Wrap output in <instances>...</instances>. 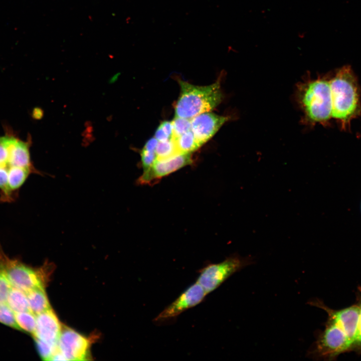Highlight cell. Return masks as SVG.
<instances>
[{"label":"cell","instance_id":"cell-1","mask_svg":"<svg viewBox=\"0 0 361 361\" xmlns=\"http://www.w3.org/2000/svg\"><path fill=\"white\" fill-rule=\"evenodd\" d=\"M0 140L8 150L7 157L0 165V191L8 194L19 191L31 174L40 173L32 162L28 142L9 134Z\"/></svg>","mask_w":361,"mask_h":361},{"label":"cell","instance_id":"cell-2","mask_svg":"<svg viewBox=\"0 0 361 361\" xmlns=\"http://www.w3.org/2000/svg\"><path fill=\"white\" fill-rule=\"evenodd\" d=\"M332 102L331 117L345 126L359 112V96L356 78L351 67L339 69L329 81Z\"/></svg>","mask_w":361,"mask_h":361},{"label":"cell","instance_id":"cell-3","mask_svg":"<svg viewBox=\"0 0 361 361\" xmlns=\"http://www.w3.org/2000/svg\"><path fill=\"white\" fill-rule=\"evenodd\" d=\"M180 92L175 106V116L191 119L216 107L223 95L220 80L207 86H197L179 80Z\"/></svg>","mask_w":361,"mask_h":361},{"label":"cell","instance_id":"cell-4","mask_svg":"<svg viewBox=\"0 0 361 361\" xmlns=\"http://www.w3.org/2000/svg\"><path fill=\"white\" fill-rule=\"evenodd\" d=\"M299 98L309 120L324 123L332 117L329 81L318 79L301 84L299 88Z\"/></svg>","mask_w":361,"mask_h":361},{"label":"cell","instance_id":"cell-5","mask_svg":"<svg viewBox=\"0 0 361 361\" xmlns=\"http://www.w3.org/2000/svg\"><path fill=\"white\" fill-rule=\"evenodd\" d=\"M352 341L344 331L327 319L324 329L317 333L307 354L314 359L333 360L341 353L352 350Z\"/></svg>","mask_w":361,"mask_h":361},{"label":"cell","instance_id":"cell-6","mask_svg":"<svg viewBox=\"0 0 361 361\" xmlns=\"http://www.w3.org/2000/svg\"><path fill=\"white\" fill-rule=\"evenodd\" d=\"M252 256L233 254L218 263L209 264L199 270L197 279L207 294L214 291L231 275L254 263Z\"/></svg>","mask_w":361,"mask_h":361},{"label":"cell","instance_id":"cell-7","mask_svg":"<svg viewBox=\"0 0 361 361\" xmlns=\"http://www.w3.org/2000/svg\"><path fill=\"white\" fill-rule=\"evenodd\" d=\"M0 273L12 286L25 292L44 289V277L40 271L35 270L17 259L10 258L0 246Z\"/></svg>","mask_w":361,"mask_h":361},{"label":"cell","instance_id":"cell-8","mask_svg":"<svg viewBox=\"0 0 361 361\" xmlns=\"http://www.w3.org/2000/svg\"><path fill=\"white\" fill-rule=\"evenodd\" d=\"M208 294L197 281L187 288L153 320L156 323L175 318L186 310L201 303Z\"/></svg>","mask_w":361,"mask_h":361},{"label":"cell","instance_id":"cell-9","mask_svg":"<svg viewBox=\"0 0 361 361\" xmlns=\"http://www.w3.org/2000/svg\"><path fill=\"white\" fill-rule=\"evenodd\" d=\"M191 153H179L163 159H156L137 180L140 185L152 184L163 176L192 163Z\"/></svg>","mask_w":361,"mask_h":361},{"label":"cell","instance_id":"cell-10","mask_svg":"<svg viewBox=\"0 0 361 361\" xmlns=\"http://www.w3.org/2000/svg\"><path fill=\"white\" fill-rule=\"evenodd\" d=\"M308 303L325 311L328 315L327 319L339 326L353 344L359 320V307L358 303L338 310L328 307L322 301L317 298L309 301Z\"/></svg>","mask_w":361,"mask_h":361},{"label":"cell","instance_id":"cell-11","mask_svg":"<svg viewBox=\"0 0 361 361\" xmlns=\"http://www.w3.org/2000/svg\"><path fill=\"white\" fill-rule=\"evenodd\" d=\"M91 341L74 330L63 326L58 348L67 360H86L89 357Z\"/></svg>","mask_w":361,"mask_h":361},{"label":"cell","instance_id":"cell-12","mask_svg":"<svg viewBox=\"0 0 361 361\" xmlns=\"http://www.w3.org/2000/svg\"><path fill=\"white\" fill-rule=\"evenodd\" d=\"M228 119L226 116L204 112L191 119V130L201 146L211 139Z\"/></svg>","mask_w":361,"mask_h":361},{"label":"cell","instance_id":"cell-13","mask_svg":"<svg viewBox=\"0 0 361 361\" xmlns=\"http://www.w3.org/2000/svg\"><path fill=\"white\" fill-rule=\"evenodd\" d=\"M62 327L51 309L36 315V328L33 336L54 345H58Z\"/></svg>","mask_w":361,"mask_h":361},{"label":"cell","instance_id":"cell-14","mask_svg":"<svg viewBox=\"0 0 361 361\" xmlns=\"http://www.w3.org/2000/svg\"><path fill=\"white\" fill-rule=\"evenodd\" d=\"M26 293L29 310L36 315L51 309L44 289H35Z\"/></svg>","mask_w":361,"mask_h":361},{"label":"cell","instance_id":"cell-15","mask_svg":"<svg viewBox=\"0 0 361 361\" xmlns=\"http://www.w3.org/2000/svg\"><path fill=\"white\" fill-rule=\"evenodd\" d=\"M6 304L14 313L30 311L26 292L13 286L9 293Z\"/></svg>","mask_w":361,"mask_h":361},{"label":"cell","instance_id":"cell-16","mask_svg":"<svg viewBox=\"0 0 361 361\" xmlns=\"http://www.w3.org/2000/svg\"><path fill=\"white\" fill-rule=\"evenodd\" d=\"M158 142L155 137L150 138L140 152L141 164L143 171L148 169L157 158L156 148Z\"/></svg>","mask_w":361,"mask_h":361},{"label":"cell","instance_id":"cell-17","mask_svg":"<svg viewBox=\"0 0 361 361\" xmlns=\"http://www.w3.org/2000/svg\"><path fill=\"white\" fill-rule=\"evenodd\" d=\"M173 139L179 153H191L201 146L191 130Z\"/></svg>","mask_w":361,"mask_h":361},{"label":"cell","instance_id":"cell-18","mask_svg":"<svg viewBox=\"0 0 361 361\" xmlns=\"http://www.w3.org/2000/svg\"><path fill=\"white\" fill-rule=\"evenodd\" d=\"M16 323L20 330L34 335L36 328V315L30 311L15 313Z\"/></svg>","mask_w":361,"mask_h":361},{"label":"cell","instance_id":"cell-19","mask_svg":"<svg viewBox=\"0 0 361 361\" xmlns=\"http://www.w3.org/2000/svg\"><path fill=\"white\" fill-rule=\"evenodd\" d=\"M156 159H163L179 153L173 139L158 141L156 148Z\"/></svg>","mask_w":361,"mask_h":361},{"label":"cell","instance_id":"cell-20","mask_svg":"<svg viewBox=\"0 0 361 361\" xmlns=\"http://www.w3.org/2000/svg\"><path fill=\"white\" fill-rule=\"evenodd\" d=\"M38 351L41 357L45 360H51L53 355L58 350V345H54L34 337Z\"/></svg>","mask_w":361,"mask_h":361},{"label":"cell","instance_id":"cell-21","mask_svg":"<svg viewBox=\"0 0 361 361\" xmlns=\"http://www.w3.org/2000/svg\"><path fill=\"white\" fill-rule=\"evenodd\" d=\"M0 322L20 330L16 321L15 313L6 303L0 304Z\"/></svg>","mask_w":361,"mask_h":361},{"label":"cell","instance_id":"cell-22","mask_svg":"<svg viewBox=\"0 0 361 361\" xmlns=\"http://www.w3.org/2000/svg\"><path fill=\"white\" fill-rule=\"evenodd\" d=\"M173 126L172 138H176L191 130V119L175 117L172 121Z\"/></svg>","mask_w":361,"mask_h":361},{"label":"cell","instance_id":"cell-23","mask_svg":"<svg viewBox=\"0 0 361 361\" xmlns=\"http://www.w3.org/2000/svg\"><path fill=\"white\" fill-rule=\"evenodd\" d=\"M12 287L6 278L0 273V304L6 303Z\"/></svg>","mask_w":361,"mask_h":361},{"label":"cell","instance_id":"cell-24","mask_svg":"<svg viewBox=\"0 0 361 361\" xmlns=\"http://www.w3.org/2000/svg\"><path fill=\"white\" fill-rule=\"evenodd\" d=\"M358 304L359 307V315L357 331L353 344L352 350L361 352V290L358 297Z\"/></svg>","mask_w":361,"mask_h":361},{"label":"cell","instance_id":"cell-25","mask_svg":"<svg viewBox=\"0 0 361 361\" xmlns=\"http://www.w3.org/2000/svg\"><path fill=\"white\" fill-rule=\"evenodd\" d=\"M159 127L170 138L173 136V126L172 121H163L159 126Z\"/></svg>","mask_w":361,"mask_h":361}]
</instances>
